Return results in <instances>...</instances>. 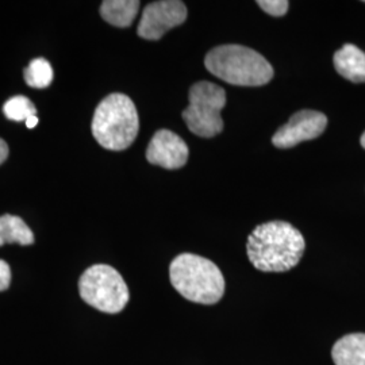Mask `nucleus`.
Segmentation results:
<instances>
[{
    "label": "nucleus",
    "mask_w": 365,
    "mask_h": 365,
    "mask_svg": "<svg viewBox=\"0 0 365 365\" xmlns=\"http://www.w3.org/2000/svg\"><path fill=\"white\" fill-rule=\"evenodd\" d=\"M304 249V237L284 221L259 225L247 244L249 261L261 272H287L298 265Z\"/></svg>",
    "instance_id": "obj_1"
},
{
    "label": "nucleus",
    "mask_w": 365,
    "mask_h": 365,
    "mask_svg": "<svg viewBox=\"0 0 365 365\" xmlns=\"http://www.w3.org/2000/svg\"><path fill=\"white\" fill-rule=\"evenodd\" d=\"M205 66L215 78L240 87L265 86L274 75L265 57L242 45H222L211 49Z\"/></svg>",
    "instance_id": "obj_2"
},
{
    "label": "nucleus",
    "mask_w": 365,
    "mask_h": 365,
    "mask_svg": "<svg viewBox=\"0 0 365 365\" xmlns=\"http://www.w3.org/2000/svg\"><path fill=\"white\" fill-rule=\"evenodd\" d=\"M170 277L172 286L182 298L195 303L215 304L225 294L221 269L197 255H179L170 262Z\"/></svg>",
    "instance_id": "obj_3"
},
{
    "label": "nucleus",
    "mask_w": 365,
    "mask_h": 365,
    "mask_svg": "<svg viewBox=\"0 0 365 365\" xmlns=\"http://www.w3.org/2000/svg\"><path fill=\"white\" fill-rule=\"evenodd\" d=\"M92 134L101 146L108 150H125L140 130V118L135 105L123 93L106 96L92 118Z\"/></svg>",
    "instance_id": "obj_4"
},
{
    "label": "nucleus",
    "mask_w": 365,
    "mask_h": 365,
    "mask_svg": "<svg viewBox=\"0 0 365 365\" xmlns=\"http://www.w3.org/2000/svg\"><path fill=\"white\" fill-rule=\"evenodd\" d=\"M78 292L87 304L107 314L120 313L130 299L123 277L115 268L106 264L92 265L81 274Z\"/></svg>",
    "instance_id": "obj_5"
},
{
    "label": "nucleus",
    "mask_w": 365,
    "mask_h": 365,
    "mask_svg": "<svg viewBox=\"0 0 365 365\" xmlns=\"http://www.w3.org/2000/svg\"><path fill=\"white\" fill-rule=\"evenodd\" d=\"M190 106L182 111L188 130L203 138H212L223 130L222 108L226 105V91L221 86L199 81L188 93Z\"/></svg>",
    "instance_id": "obj_6"
},
{
    "label": "nucleus",
    "mask_w": 365,
    "mask_h": 365,
    "mask_svg": "<svg viewBox=\"0 0 365 365\" xmlns=\"http://www.w3.org/2000/svg\"><path fill=\"white\" fill-rule=\"evenodd\" d=\"M187 7L180 0H161L148 4L143 11L137 34L141 38L157 41L187 19Z\"/></svg>",
    "instance_id": "obj_7"
},
{
    "label": "nucleus",
    "mask_w": 365,
    "mask_h": 365,
    "mask_svg": "<svg viewBox=\"0 0 365 365\" xmlns=\"http://www.w3.org/2000/svg\"><path fill=\"white\" fill-rule=\"evenodd\" d=\"M327 117L314 110H302L289 118L272 137V144L280 149L294 148L303 141L318 138L327 130Z\"/></svg>",
    "instance_id": "obj_8"
},
{
    "label": "nucleus",
    "mask_w": 365,
    "mask_h": 365,
    "mask_svg": "<svg viewBox=\"0 0 365 365\" xmlns=\"http://www.w3.org/2000/svg\"><path fill=\"white\" fill-rule=\"evenodd\" d=\"M188 146L176 133L161 129L156 131L146 149V160L165 170H179L188 161Z\"/></svg>",
    "instance_id": "obj_9"
},
{
    "label": "nucleus",
    "mask_w": 365,
    "mask_h": 365,
    "mask_svg": "<svg viewBox=\"0 0 365 365\" xmlns=\"http://www.w3.org/2000/svg\"><path fill=\"white\" fill-rule=\"evenodd\" d=\"M334 66L342 78L352 83H365V53L346 43L334 53Z\"/></svg>",
    "instance_id": "obj_10"
},
{
    "label": "nucleus",
    "mask_w": 365,
    "mask_h": 365,
    "mask_svg": "<svg viewBox=\"0 0 365 365\" xmlns=\"http://www.w3.org/2000/svg\"><path fill=\"white\" fill-rule=\"evenodd\" d=\"M331 357L336 365H365L364 333H352L339 339L331 349Z\"/></svg>",
    "instance_id": "obj_11"
},
{
    "label": "nucleus",
    "mask_w": 365,
    "mask_h": 365,
    "mask_svg": "<svg viewBox=\"0 0 365 365\" xmlns=\"http://www.w3.org/2000/svg\"><path fill=\"white\" fill-rule=\"evenodd\" d=\"M140 11L138 0H105L101 15L107 24L117 27H129Z\"/></svg>",
    "instance_id": "obj_12"
},
{
    "label": "nucleus",
    "mask_w": 365,
    "mask_h": 365,
    "mask_svg": "<svg viewBox=\"0 0 365 365\" xmlns=\"http://www.w3.org/2000/svg\"><path fill=\"white\" fill-rule=\"evenodd\" d=\"M34 235L25 221L16 215L4 214L0 217V247L4 244L31 245Z\"/></svg>",
    "instance_id": "obj_13"
},
{
    "label": "nucleus",
    "mask_w": 365,
    "mask_h": 365,
    "mask_svg": "<svg viewBox=\"0 0 365 365\" xmlns=\"http://www.w3.org/2000/svg\"><path fill=\"white\" fill-rule=\"evenodd\" d=\"M24 78L27 86L31 88H48L52 84L54 72L53 66L48 60L39 57L31 60L27 68L24 71Z\"/></svg>",
    "instance_id": "obj_14"
},
{
    "label": "nucleus",
    "mask_w": 365,
    "mask_h": 365,
    "mask_svg": "<svg viewBox=\"0 0 365 365\" xmlns=\"http://www.w3.org/2000/svg\"><path fill=\"white\" fill-rule=\"evenodd\" d=\"M3 113L4 115L14 122H26L29 118L36 117L37 110L33 102L24 96V95H16L10 98L4 106H3Z\"/></svg>",
    "instance_id": "obj_15"
},
{
    "label": "nucleus",
    "mask_w": 365,
    "mask_h": 365,
    "mask_svg": "<svg viewBox=\"0 0 365 365\" xmlns=\"http://www.w3.org/2000/svg\"><path fill=\"white\" fill-rule=\"evenodd\" d=\"M257 4L260 6L261 10L272 16H283L288 11L287 0H259Z\"/></svg>",
    "instance_id": "obj_16"
},
{
    "label": "nucleus",
    "mask_w": 365,
    "mask_h": 365,
    "mask_svg": "<svg viewBox=\"0 0 365 365\" xmlns=\"http://www.w3.org/2000/svg\"><path fill=\"white\" fill-rule=\"evenodd\" d=\"M11 283V268L4 260H0V292L6 291Z\"/></svg>",
    "instance_id": "obj_17"
},
{
    "label": "nucleus",
    "mask_w": 365,
    "mask_h": 365,
    "mask_svg": "<svg viewBox=\"0 0 365 365\" xmlns=\"http://www.w3.org/2000/svg\"><path fill=\"white\" fill-rule=\"evenodd\" d=\"M9 157V145L6 144L4 140L0 138V165L7 160Z\"/></svg>",
    "instance_id": "obj_18"
},
{
    "label": "nucleus",
    "mask_w": 365,
    "mask_h": 365,
    "mask_svg": "<svg viewBox=\"0 0 365 365\" xmlns=\"http://www.w3.org/2000/svg\"><path fill=\"white\" fill-rule=\"evenodd\" d=\"M37 123H38V117L36 115V117L29 118L26 120V126L29 129H34L36 126H37Z\"/></svg>",
    "instance_id": "obj_19"
},
{
    "label": "nucleus",
    "mask_w": 365,
    "mask_h": 365,
    "mask_svg": "<svg viewBox=\"0 0 365 365\" xmlns=\"http://www.w3.org/2000/svg\"><path fill=\"white\" fill-rule=\"evenodd\" d=\"M360 143H361V146H363V148L365 149V131L364 134L361 135V140H360Z\"/></svg>",
    "instance_id": "obj_20"
}]
</instances>
